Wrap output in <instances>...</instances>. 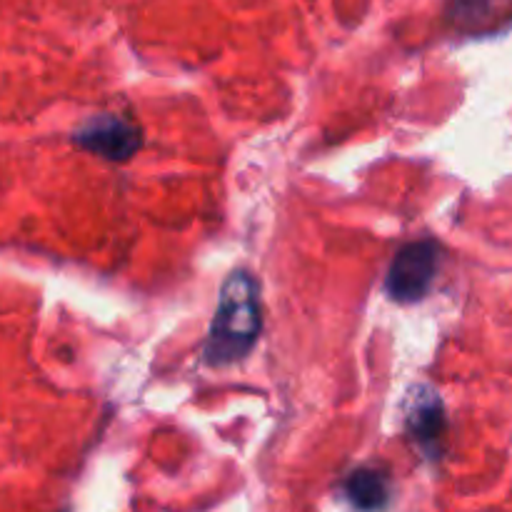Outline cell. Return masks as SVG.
I'll list each match as a JSON object with an SVG mask.
<instances>
[{"instance_id":"cell-5","label":"cell","mask_w":512,"mask_h":512,"mask_svg":"<svg viewBox=\"0 0 512 512\" xmlns=\"http://www.w3.org/2000/svg\"><path fill=\"white\" fill-rule=\"evenodd\" d=\"M448 20L460 35H493L512 25V0H448Z\"/></svg>"},{"instance_id":"cell-2","label":"cell","mask_w":512,"mask_h":512,"mask_svg":"<svg viewBox=\"0 0 512 512\" xmlns=\"http://www.w3.org/2000/svg\"><path fill=\"white\" fill-rule=\"evenodd\" d=\"M405 433L428 460H440L448 448V413L433 385H413L403 408Z\"/></svg>"},{"instance_id":"cell-4","label":"cell","mask_w":512,"mask_h":512,"mask_svg":"<svg viewBox=\"0 0 512 512\" xmlns=\"http://www.w3.org/2000/svg\"><path fill=\"white\" fill-rule=\"evenodd\" d=\"M75 145L98 158L125 163L143 148V128L135 120L123 115H95L85 125H80L73 135Z\"/></svg>"},{"instance_id":"cell-1","label":"cell","mask_w":512,"mask_h":512,"mask_svg":"<svg viewBox=\"0 0 512 512\" xmlns=\"http://www.w3.org/2000/svg\"><path fill=\"white\" fill-rule=\"evenodd\" d=\"M263 330L260 285L248 270H235L220 288L218 310L205 340L203 358L213 368L243 360L255 348Z\"/></svg>"},{"instance_id":"cell-3","label":"cell","mask_w":512,"mask_h":512,"mask_svg":"<svg viewBox=\"0 0 512 512\" xmlns=\"http://www.w3.org/2000/svg\"><path fill=\"white\" fill-rule=\"evenodd\" d=\"M438 245L433 240H415L403 245L390 263L385 290L395 303H418L428 295L438 273Z\"/></svg>"},{"instance_id":"cell-6","label":"cell","mask_w":512,"mask_h":512,"mask_svg":"<svg viewBox=\"0 0 512 512\" xmlns=\"http://www.w3.org/2000/svg\"><path fill=\"white\" fill-rule=\"evenodd\" d=\"M343 493L358 512H380L390 503L388 475L380 468H358L348 475Z\"/></svg>"}]
</instances>
